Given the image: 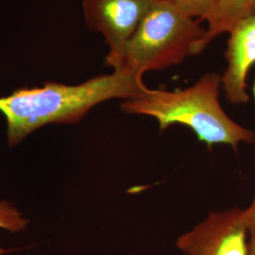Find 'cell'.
Instances as JSON below:
<instances>
[{
	"label": "cell",
	"instance_id": "3957f363",
	"mask_svg": "<svg viewBox=\"0 0 255 255\" xmlns=\"http://www.w3.org/2000/svg\"><path fill=\"white\" fill-rule=\"evenodd\" d=\"M205 34L200 20L185 15L169 0H154L114 71L142 78L147 71L180 64L186 57L199 54Z\"/></svg>",
	"mask_w": 255,
	"mask_h": 255
},
{
	"label": "cell",
	"instance_id": "9c48e42d",
	"mask_svg": "<svg viewBox=\"0 0 255 255\" xmlns=\"http://www.w3.org/2000/svg\"><path fill=\"white\" fill-rule=\"evenodd\" d=\"M27 219L9 202L0 201V228L10 233H18L27 227Z\"/></svg>",
	"mask_w": 255,
	"mask_h": 255
},
{
	"label": "cell",
	"instance_id": "30bf717a",
	"mask_svg": "<svg viewBox=\"0 0 255 255\" xmlns=\"http://www.w3.org/2000/svg\"><path fill=\"white\" fill-rule=\"evenodd\" d=\"M254 95L255 100V81L254 85ZM247 218H248V224L250 230V249L251 253L255 252V191L254 200L250 204L249 207L246 208Z\"/></svg>",
	"mask_w": 255,
	"mask_h": 255
},
{
	"label": "cell",
	"instance_id": "277c9868",
	"mask_svg": "<svg viewBox=\"0 0 255 255\" xmlns=\"http://www.w3.org/2000/svg\"><path fill=\"white\" fill-rule=\"evenodd\" d=\"M176 246L184 255H250L246 208L210 213L178 237Z\"/></svg>",
	"mask_w": 255,
	"mask_h": 255
},
{
	"label": "cell",
	"instance_id": "8992f818",
	"mask_svg": "<svg viewBox=\"0 0 255 255\" xmlns=\"http://www.w3.org/2000/svg\"><path fill=\"white\" fill-rule=\"evenodd\" d=\"M229 33L225 53L227 68L221 76L222 88L231 103L241 105L250 101L247 77L255 64V15L241 20Z\"/></svg>",
	"mask_w": 255,
	"mask_h": 255
},
{
	"label": "cell",
	"instance_id": "7a4b0ae2",
	"mask_svg": "<svg viewBox=\"0 0 255 255\" xmlns=\"http://www.w3.org/2000/svg\"><path fill=\"white\" fill-rule=\"evenodd\" d=\"M221 76L207 73L192 86L175 91L146 90L124 101L120 107L128 115L156 119L161 130L180 124L192 129L207 146L241 143L255 145V131L242 127L229 117L219 103Z\"/></svg>",
	"mask_w": 255,
	"mask_h": 255
},
{
	"label": "cell",
	"instance_id": "52a82bcc",
	"mask_svg": "<svg viewBox=\"0 0 255 255\" xmlns=\"http://www.w3.org/2000/svg\"><path fill=\"white\" fill-rule=\"evenodd\" d=\"M255 15V0H219L205 20L206 34L199 47V53L217 37L230 32L241 20Z\"/></svg>",
	"mask_w": 255,
	"mask_h": 255
},
{
	"label": "cell",
	"instance_id": "6da1fadb",
	"mask_svg": "<svg viewBox=\"0 0 255 255\" xmlns=\"http://www.w3.org/2000/svg\"><path fill=\"white\" fill-rule=\"evenodd\" d=\"M147 89L142 78L114 71L77 85L47 82L42 87L21 88L0 97V113L7 122L9 146L48 124H74L101 102L127 101Z\"/></svg>",
	"mask_w": 255,
	"mask_h": 255
},
{
	"label": "cell",
	"instance_id": "ba28073f",
	"mask_svg": "<svg viewBox=\"0 0 255 255\" xmlns=\"http://www.w3.org/2000/svg\"><path fill=\"white\" fill-rule=\"evenodd\" d=\"M173 5L185 15L198 19L206 20L219 0H169Z\"/></svg>",
	"mask_w": 255,
	"mask_h": 255
},
{
	"label": "cell",
	"instance_id": "5b68a950",
	"mask_svg": "<svg viewBox=\"0 0 255 255\" xmlns=\"http://www.w3.org/2000/svg\"><path fill=\"white\" fill-rule=\"evenodd\" d=\"M154 0H82L88 27L101 33L109 46L106 64H118L124 47L133 36Z\"/></svg>",
	"mask_w": 255,
	"mask_h": 255
},
{
	"label": "cell",
	"instance_id": "7c38bea8",
	"mask_svg": "<svg viewBox=\"0 0 255 255\" xmlns=\"http://www.w3.org/2000/svg\"><path fill=\"white\" fill-rule=\"evenodd\" d=\"M250 255H255V252H254V253H251V254H250Z\"/></svg>",
	"mask_w": 255,
	"mask_h": 255
},
{
	"label": "cell",
	"instance_id": "8fae6325",
	"mask_svg": "<svg viewBox=\"0 0 255 255\" xmlns=\"http://www.w3.org/2000/svg\"><path fill=\"white\" fill-rule=\"evenodd\" d=\"M7 252H8V251H6L5 249H3V248L1 247V245H0V255H5Z\"/></svg>",
	"mask_w": 255,
	"mask_h": 255
}]
</instances>
